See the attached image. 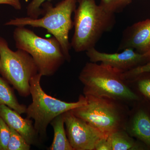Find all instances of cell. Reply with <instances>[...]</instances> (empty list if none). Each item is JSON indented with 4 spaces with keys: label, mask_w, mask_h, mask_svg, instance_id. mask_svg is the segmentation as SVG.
<instances>
[{
    "label": "cell",
    "mask_w": 150,
    "mask_h": 150,
    "mask_svg": "<svg viewBox=\"0 0 150 150\" xmlns=\"http://www.w3.org/2000/svg\"><path fill=\"white\" fill-rule=\"evenodd\" d=\"M79 79L83 85L84 95L107 98L128 106L140 100L123 77V73L103 63H86Z\"/></svg>",
    "instance_id": "cell-1"
},
{
    "label": "cell",
    "mask_w": 150,
    "mask_h": 150,
    "mask_svg": "<svg viewBox=\"0 0 150 150\" xmlns=\"http://www.w3.org/2000/svg\"><path fill=\"white\" fill-rule=\"evenodd\" d=\"M74 17V33L71 46L77 53L95 48L102 35L115 23V14L105 10L95 0H78Z\"/></svg>",
    "instance_id": "cell-2"
},
{
    "label": "cell",
    "mask_w": 150,
    "mask_h": 150,
    "mask_svg": "<svg viewBox=\"0 0 150 150\" xmlns=\"http://www.w3.org/2000/svg\"><path fill=\"white\" fill-rule=\"evenodd\" d=\"M78 0H63L53 6L51 3L43 4L44 16L34 18L30 17L16 18L6 23L5 25L16 27L27 25L34 28H42L47 30L57 39L61 44L67 61L70 62L71 43L69 34L74 26L72 15L76 8Z\"/></svg>",
    "instance_id": "cell-3"
},
{
    "label": "cell",
    "mask_w": 150,
    "mask_h": 150,
    "mask_svg": "<svg viewBox=\"0 0 150 150\" xmlns=\"http://www.w3.org/2000/svg\"><path fill=\"white\" fill-rule=\"evenodd\" d=\"M13 36L16 48L32 56L42 76H53L67 61L61 44L54 36L43 38L25 26L16 27Z\"/></svg>",
    "instance_id": "cell-4"
},
{
    "label": "cell",
    "mask_w": 150,
    "mask_h": 150,
    "mask_svg": "<svg viewBox=\"0 0 150 150\" xmlns=\"http://www.w3.org/2000/svg\"><path fill=\"white\" fill-rule=\"evenodd\" d=\"M85 96L86 103L71 110L74 115L107 137L115 131L125 129L130 114L129 106L107 98Z\"/></svg>",
    "instance_id": "cell-5"
},
{
    "label": "cell",
    "mask_w": 150,
    "mask_h": 150,
    "mask_svg": "<svg viewBox=\"0 0 150 150\" xmlns=\"http://www.w3.org/2000/svg\"><path fill=\"white\" fill-rule=\"evenodd\" d=\"M42 75L39 73L30 81L32 103L26 108L27 118L33 119L34 126L41 139H46L47 129L52 120L58 115L82 106L87 103L84 95H80L76 102H67L50 96L43 91L40 85Z\"/></svg>",
    "instance_id": "cell-6"
},
{
    "label": "cell",
    "mask_w": 150,
    "mask_h": 150,
    "mask_svg": "<svg viewBox=\"0 0 150 150\" xmlns=\"http://www.w3.org/2000/svg\"><path fill=\"white\" fill-rule=\"evenodd\" d=\"M38 73L32 56L24 50H11L6 40L0 37V74L20 95H30V81Z\"/></svg>",
    "instance_id": "cell-7"
},
{
    "label": "cell",
    "mask_w": 150,
    "mask_h": 150,
    "mask_svg": "<svg viewBox=\"0 0 150 150\" xmlns=\"http://www.w3.org/2000/svg\"><path fill=\"white\" fill-rule=\"evenodd\" d=\"M64 118L67 137L74 150H95L100 142L108 137L71 110L64 113Z\"/></svg>",
    "instance_id": "cell-8"
},
{
    "label": "cell",
    "mask_w": 150,
    "mask_h": 150,
    "mask_svg": "<svg viewBox=\"0 0 150 150\" xmlns=\"http://www.w3.org/2000/svg\"><path fill=\"white\" fill-rule=\"evenodd\" d=\"M90 62H100L124 73L142 66L150 61V51L146 54H140L133 48L123 50L120 53H103L95 48L86 51Z\"/></svg>",
    "instance_id": "cell-9"
},
{
    "label": "cell",
    "mask_w": 150,
    "mask_h": 150,
    "mask_svg": "<svg viewBox=\"0 0 150 150\" xmlns=\"http://www.w3.org/2000/svg\"><path fill=\"white\" fill-rule=\"evenodd\" d=\"M131 48L140 54L150 51V18L134 23L123 30L118 50Z\"/></svg>",
    "instance_id": "cell-10"
},
{
    "label": "cell",
    "mask_w": 150,
    "mask_h": 150,
    "mask_svg": "<svg viewBox=\"0 0 150 150\" xmlns=\"http://www.w3.org/2000/svg\"><path fill=\"white\" fill-rule=\"evenodd\" d=\"M0 116L9 126L21 135L28 144L37 146L40 144V137L31 119L22 118L18 112L4 105H0Z\"/></svg>",
    "instance_id": "cell-11"
},
{
    "label": "cell",
    "mask_w": 150,
    "mask_h": 150,
    "mask_svg": "<svg viewBox=\"0 0 150 150\" xmlns=\"http://www.w3.org/2000/svg\"><path fill=\"white\" fill-rule=\"evenodd\" d=\"M130 110L125 127L126 132L150 148V115L142 108Z\"/></svg>",
    "instance_id": "cell-12"
},
{
    "label": "cell",
    "mask_w": 150,
    "mask_h": 150,
    "mask_svg": "<svg viewBox=\"0 0 150 150\" xmlns=\"http://www.w3.org/2000/svg\"><path fill=\"white\" fill-rule=\"evenodd\" d=\"M107 140L111 150H139L145 149L142 144L131 137L125 129L115 131L109 135Z\"/></svg>",
    "instance_id": "cell-13"
},
{
    "label": "cell",
    "mask_w": 150,
    "mask_h": 150,
    "mask_svg": "<svg viewBox=\"0 0 150 150\" xmlns=\"http://www.w3.org/2000/svg\"><path fill=\"white\" fill-rule=\"evenodd\" d=\"M54 131V140L50 150H74L67 137L65 129L64 113L54 118L50 123Z\"/></svg>",
    "instance_id": "cell-14"
},
{
    "label": "cell",
    "mask_w": 150,
    "mask_h": 150,
    "mask_svg": "<svg viewBox=\"0 0 150 150\" xmlns=\"http://www.w3.org/2000/svg\"><path fill=\"white\" fill-rule=\"evenodd\" d=\"M4 105L20 114L25 113L27 107L18 102L13 90L4 79L0 77V105Z\"/></svg>",
    "instance_id": "cell-15"
},
{
    "label": "cell",
    "mask_w": 150,
    "mask_h": 150,
    "mask_svg": "<svg viewBox=\"0 0 150 150\" xmlns=\"http://www.w3.org/2000/svg\"><path fill=\"white\" fill-rule=\"evenodd\" d=\"M10 127V126H9ZM11 136L8 150H29L30 145L28 144L21 135L10 127Z\"/></svg>",
    "instance_id": "cell-16"
},
{
    "label": "cell",
    "mask_w": 150,
    "mask_h": 150,
    "mask_svg": "<svg viewBox=\"0 0 150 150\" xmlns=\"http://www.w3.org/2000/svg\"><path fill=\"white\" fill-rule=\"evenodd\" d=\"M132 2V0H100L99 5L110 13L121 12Z\"/></svg>",
    "instance_id": "cell-17"
},
{
    "label": "cell",
    "mask_w": 150,
    "mask_h": 150,
    "mask_svg": "<svg viewBox=\"0 0 150 150\" xmlns=\"http://www.w3.org/2000/svg\"><path fill=\"white\" fill-rule=\"evenodd\" d=\"M127 81L136 82L140 93L150 101V76L142 74Z\"/></svg>",
    "instance_id": "cell-18"
},
{
    "label": "cell",
    "mask_w": 150,
    "mask_h": 150,
    "mask_svg": "<svg viewBox=\"0 0 150 150\" xmlns=\"http://www.w3.org/2000/svg\"><path fill=\"white\" fill-rule=\"evenodd\" d=\"M10 136L9 126L0 116V150H8Z\"/></svg>",
    "instance_id": "cell-19"
},
{
    "label": "cell",
    "mask_w": 150,
    "mask_h": 150,
    "mask_svg": "<svg viewBox=\"0 0 150 150\" xmlns=\"http://www.w3.org/2000/svg\"><path fill=\"white\" fill-rule=\"evenodd\" d=\"M51 0H32L27 7L28 16L32 18H39L40 15L43 13L44 10L40 8L43 4L46 1H50Z\"/></svg>",
    "instance_id": "cell-20"
},
{
    "label": "cell",
    "mask_w": 150,
    "mask_h": 150,
    "mask_svg": "<svg viewBox=\"0 0 150 150\" xmlns=\"http://www.w3.org/2000/svg\"><path fill=\"white\" fill-rule=\"evenodd\" d=\"M149 73H150V61L144 64L123 73V76L126 81H129L139 75Z\"/></svg>",
    "instance_id": "cell-21"
},
{
    "label": "cell",
    "mask_w": 150,
    "mask_h": 150,
    "mask_svg": "<svg viewBox=\"0 0 150 150\" xmlns=\"http://www.w3.org/2000/svg\"><path fill=\"white\" fill-rule=\"evenodd\" d=\"M0 4L8 5L17 10H20L22 8L20 0H0Z\"/></svg>",
    "instance_id": "cell-22"
},
{
    "label": "cell",
    "mask_w": 150,
    "mask_h": 150,
    "mask_svg": "<svg viewBox=\"0 0 150 150\" xmlns=\"http://www.w3.org/2000/svg\"><path fill=\"white\" fill-rule=\"evenodd\" d=\"M95 150H111V147L107 138L101 140L97 145Z\"/></svg>",
    "instance_id": "cell-23"
}]
</instances>
